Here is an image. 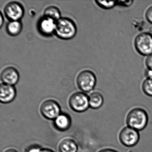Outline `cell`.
I'll return each instance as SVG.
<instances>
[{
    "label": "cell",
    "instance_id": "16",
    "mask_svg": "<svg viewBox=\"0 0 152 152\" xmlns=\"http://www.w3.org/2000/svg\"><path fill=\"white\" fill-rule=\"evenodd\" d=\"M43 14V16L51 18L56 22L61 18L60 10L57 7L54 6H50L47 7L44 10Z\"/></svg>",
    "mask_w": 152,
    "mask_h": 152
},
{
    "label": "cell",
    "instance_id": "21",
    "mask_svg": "<svg viewBox=\"0 0 152 152\" xmlns=\"http://www.w3.org/2000/svg\"><path fill=\"white\" fill-rule=\"evenodd\" d=\"M145 63L147 69L152 71V54L147 56Z\"/></svg>",
    "mask_w": 152,
    "mask_h": 152
},
{
    "label": "cell",
    "instance_id": "23",
    "mask_svg": "<svg viewBox=\"0 0 152 152\" xmlns=\"http://www.w3.org/2000/svg\"><path fill=\"white\" fill-rule=\"evenodd\" d=\"M98 152H118L116 150L112 148H104L99 151Z\"/></svg>",
    "mask_w": 152,
    "mask_h": 152
},
{
    "label": "cell",
    "instance_id": "10",
    "mask_svg": "<svg viewBox=\"0 0 152 152\" xmlns=\"http://www.w3.org/2000/svg\"><path fill=\"white\" fill-rule=\"evenodd\" d=\"M56 23L55 20L43 16L39 20L38 28L39 31L44 36H50L55 33Z\"/></svg>",
    "mask_w": 152,
    "mask_h": 152
},
{
    "label": "cell",
    "instance_id": "15",
    "mask_svg": "<svg viewBox=\"0 0 152 152\" xmlns=\"http://www.w3.org/2000/svg\"><path fill=\"white\" fill-rule=\"evenodd\" d=\"M23 24L20 21H10L6 26L7 33L10 36L18 35L22 31Z\"/></svg>",
    "mask_w": 152,
    "mask_h": 152
},
{
    "label": "cell",
    "instance_id": "20",
    "mask_svg": "<svg viewBox=\"0 0 152 152\" xmlns=\"http://www.w3.org/2000/svg\"><path fill=\"white\" fill-rule=\"evenodd\" d=\"M145 16L148 22L152 24V6L147 10Z\"/></svg>",
    "mask_w": 152,
    "mask_h": 152
},
{
    "label": "cell",
    "instance_id": "8",
    "mask_svg": "<svg viewBox=\"0 0 152 152\" xmlns=\"http://www.w3.org/2000/svg\"><path fill=\"white\" fill-rule=\"evenodd\" d=\"M4 10L5 15L10 21H20L24 14L23 7L17 1L7 3Z\"/></svg>",
    "mask_w": 152,
    "mask_h": 152
},
{
    "label": "cell",
    "instance_id": "12",
    "mask_svg": "<svg viewBox=\"0 0 152 152\" xmlns=\"http://www.w3.org/2000/svg\"><path fill=\"white\" fill-rule=\"evenodd\" d=\"M55 128L59 131H64L69 129L71 125V119L66 114H60L54 122Z\"/></svg>",
    "mask_w": 152,
    "mask_h": 152
},
{
    "label": "cell",
    "instance_id": "9",
    "mask_svg": "<svg viewBox=\"0 0 152 152\" xmlns=\"http://www.w3.org/2000/svg\"><path fill=\"white\" fill-rule=\"evenodd\" d=\"M1 79L3 83L14 86L19 81V74L15 67L8 66L1 72Z\"/></svg>",
    "mask_w": 152,
    "mask_h": 152
},
{
    "label": "cell",
    "instance_id": "27",
    "mask_svg": "<svg viewBox=\"0 0 152 152\" xmlns=\"http://www.w3.org/2000/svg\"><path fill=\"white\" fill-rule=\"evenodd\" d=\"M4 152H18L17 150L15 149H12V148H10V149H7V150Z\"/></svg>",
    "mask_w": 152,
    "mask_h": 152
},
{
    "label": "cell",
    "instance_id": "17",
    "mask_svg": "<svg viewBox=\"0 0 152 152\" xmlns=\"http://www.w3.org/2000/svg\"><path fill=\"white\" fill-rule=\"evenodd\" d=\"M142 89L146 95L152 97V77L146 78L144 80L142 83Z\"/></svg>",
    "mask_w": 152,
    "mask_h": 152
},
{
    "label": "cell",
    "instance_id": "1",
    "mask_svg": "<svg viewBox=\"0 0 152 152\" xmlns=\"http://www.w3.org/2000/svg\"><path fill=\"white\" fill-rule=\"evenodd\" d=\"M148 117L145 110L140 107L131 110L126 117L127 126L138 131L144 129L148 123Z\"/></svg>",
    "mask_w": 152,
    "mask_h": 152
},
{
    "label": "cell",
    "instance_id": "2",
    "mask_svg": "<svg viewBox=\"0 0 152 152\" xmlns=\"http://www.w3.org/2000/svg\"><path fill=\"white\" fill-rule=\"evenodd\" d=\"M77 28L75 23L69 18H63L56 23L55 33L60 39H71L75 36Z\"/></svg>",
    "mask_w": 152,
    "mask_h": 152
},
{
    "label": "cell",
    "instance_id": "5",
    "mask_svg": "<svg viewBox=\"0 0 152 152\" xmlns=\"http://www.w3.org/2000/svg\"><path fill=\"white\" fill-rule=\"evenodd\" d=\"M69 105L73 111L77 113H83L90 107L89 97L85 93L77 92L70 96Z\"/></svg>",
    "mask_w": 152,
    "mask_h": 152
},
{
    "label": "cell",
    "instance_id": "25",
    "mask_svg": "<svg viewBox=\"0 0 152 152\" xmlns=\"http://www.w3.org/2000/svg\"><path fill=\"white\" fill-rule=\"evenodd\" d=\"M3 22H4V19H3V15H2V13H1L0 14V26L1 27L3 25Z\"/></svg>",
    "mask_w": 152,
    "mask_h": 152
},
{
    "label": "cell",
    "instance_id": "24",
    "mask_svg": "<svg viewBox=\"0 0 152 152\" xmlns=\"http://www.w3.org/2000/svg\"><path fill=\"white\" fill-rule=\"evenodd\" d=\"M145 76L146 77V78H148V77H152V71L147 69V71H145Z\"/></svg>",
    "mask_w": 152,
    "mask_h": 152
},
{
    "label": "cell",
    "instance_id": "3",
    "mask_svg": "<svg viewBox=\"0 0 152 152\" xmlns=\"http://www.w3.org/2000/svg\"><path fill=\"white\" fill-rule=\"evenodd\" d=\"M134 47L137 52L141 56L152 54V34L143 32L137 35L134 40Z\"/></svg>",
    "mask_w": 152,
    "mask_h": 152
},
{
    "label": "cell",
    "instance_id": "13",
    "mask_svg": "<svg viewBox=\"0 0 152 152\" xmlns=\"http://www.w3.org/2000/svg\"><path fill=\"white\" fill-rule=\"evenodd\" d=\"M59 152H77L78 146L71 139H66L61 141L58 147Z\"/></svg>",
    "mask_w": 152,
    "mask_h": 152
},
{
    "label": "cell",
    "instance_id": "4",
    "mask_svg": "<svg viewBox=\"0 0 152 152\" xmlns=\"http://www.w3.org/2000/svg\"><path fill=\"white\" fill-rule=\"evenodd\" d=\"M76 83L80 89L84 92H89L95 88L96 78L94 73L89 70H85L78 75Z\"/></svg>",
    "mask_w": 152,
    "mask_h": 152
},
{
    "label": "cell",
    "instance_id": "22",
    "mask_svg": "<svg viewBox=\"0 0 152 152\" xmlns=\"http://www.w3.org/2000/svg\"><path fill=\"white\" fill-rule=\"evenodd\" d=\"M42 149L39 146L33 145L30 146L26 149V152H40Z\"/></svg>",
    "mask_w": 152,
    "mask_h": 152
},
{
    "label": "cell",
    "instance_id": "19",
    "mask_svg": "<svg viewBox=\"0 0 152 152\" xmlns=\"http://www.w3.org/2000/svg\"><path fill=\"white\" fill-rule=\"evenodd\" d=\"M116 6L118 5L124 7H129L133 4L134 1L132 0H125V1H116Z\"/></svg>",
    "mask_w": 152,
    "mask_h": 152
},
{
    "label": "cell",
    "instance_id": "11",
    "mask_svg": "<svg viewBox=\"0 0 152 152\" xmlns=\"http://www.w3.org/2000/svg\"><path fill=\"white\" fill-rule=\"evenodd\" d=\"M16 96V90L14 86L1 83L0 87V101L3 104L13 101Z\"/></svg>",
    "mask_w": 152,
    "mask_h": 152
},
{
    "label": "cell",
    "instance_id": "14",
    "mask_svg": "<svg viewBox=\"0 0 152 152\" xmlns=\"http://www.w3.org/2000/svg\"><path fill=\"white\" fill-rule=\"evenodd\" d=\"M90 107L93 109L100 108L104 102V97L101 93L99 92H94L88 96Z\"/></svg>",
    "mask_w": 152,
    "mask_h": 152
},
{
    "label": "cell",
    "instance_id": "6",
    "mask_svg": "<svg viewBox=\"0 0 152 152\" xmlns=\"http://www.w3.org/2000/svg\"><path fill=\"white\" fill-rule=\"evenodd\" d=\"M119 139L123 145L128 147L134 146L139 141V132L127 126L121 130L119 134Z\"/></svg>",
    "mask_w": 152,
    "mask_h": 152
},
{
    "label": "cell",
    "instance_id": "7",
    "mask_svg": "<svg viewBox=\"0 0 152 152\" xmlns=\"http://www.w3.org/2000/svg\"><path fill=\"white\" fill-rule=\"evenodd\" d=\"M40 112L46 119L55 120L61 114V108L56 101L52 99H48L42 104Z\"/></svg>",
    "mask_w": 152,
    "mask_h": 152
},
{
    "label": "cell",
    "instance_id": "18",
    "mask_svg": "<svg viewBox=\"0 0 152 152\" xmlns=\"http://www.w3.org/2000/svg\"><path fill=\"white\" fill-rule=\"evenodd\" d=\"M95 2L99 7L104 10L112 9L116 6V1H106L97 0V1H96Z\"/></svg>",
    "mask_w": 152,
    "mask_h": 152
},
{
    "label": "cell",
    "instance_id": "26",
    "mask_svg": "<svg viewBox=\"0 0 152 152\" xmlns=\"http://www.w3.org/2000/svg\"><path fill=\"white\" fill-rule=\"evenodd\" d=\"M40 152H54V151H52V150L48 148H43L42 149L41 151Z\"/></svg>",
    "mask_w": 152,
    "mask_h": 152
}]
</instances>
